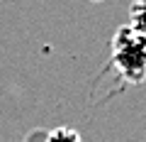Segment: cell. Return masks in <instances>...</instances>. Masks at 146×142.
Instances as JSON below:
<instances>
[{"label":"cell","mask_w":146,"mask_h":142,"mask_svg":"<svg viewBox=\"0 0 146 142\" xmlns=\"http://www.w3.org/2000/svg\"><path fill=\"white\" fill-rule=\"evenodd\" d=\"M44 142H83V140H80L78 130H73V127H54L51 132H46Z\"/></svg>","instance_id":"7a4b0ae2"},{"label":"cell","mask_w":146,"mask_h":142,"mask_svg":"<svg viewBox=\"0 0 146 142\" xmlns=\"http://www.w3.org/2000/svg\"><path fill=\"white\" fill-rule=\"evenodd\" d=\"M134 27L139 34H144L146 37V0H136L134 5Z\"/></svg>","instance_id":"3957f363"},{"label":"cell","mask_w":146,"mask_h":142,"mask_svg":"<svg viewBox=\"0 0 146 142\" xmlns=\"http://www.w3.org/2000/svg\"><path fill=\"white\" fill-rule=\"evenodd\" d=\"M115 66L129 83H139L146 76V37L134 27H122L115 34Z\"/></svg>","instance_id":"6da1fadb"}]
</instances>
